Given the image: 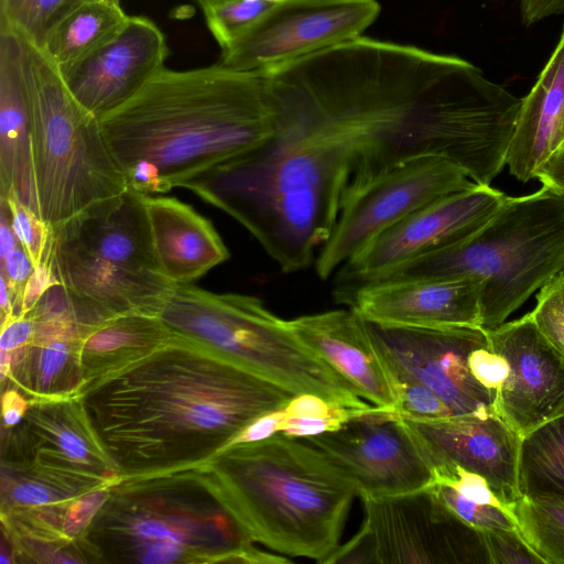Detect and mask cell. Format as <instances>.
<instances>
[{"mask_svg": "<svg viewBox=\"0 0 564 564\" xmlns=\"http://www.w3.org/2000/svg\"><path fill=\"white\" fill-rule=\"evenodd\" d=\"M261 73L272 137L186 188L284 273L308 268L341 207L409 161L447 159L479 185L507 165L521 98L459 57L360 36Z\"/></svg>", "mask_w": 564, "mask_h": 564, "instance_id": "1", "label": "cell"}, {"mask_svg": "<svg viewBox=\"0 0 564 564\" xmlns=\"http://www.w3.org/2000/svg\"><path fill=\"white\" fill-rule=\"evenodd\" d=\"M80 397L98 440L127 478L200 467L293 394L172 335Z\"/></svg>", "mask_w": 564, "mask_h": 564, "instance_id": "2", "label": "cell"}, {"mask_svg": "<svg viewBox=\"0 0 564 564\" xmlns=\"http://www.w3.org/2000/svg\"><path fill=\"white\" fill-rule=\"evenodd\" d=\"M99 122L129 187L160 195L265 142L274 107L261 72L217 63L164 68Z\"/></svg>", "mask_w": 564, "mask_h": 564, "instance_id": "3", "label": "cell"}, {"mask_svg": "<svg viewBox=\"0 0 564 564\" xmlns=\"http://www.w3.org/2000/svg\"><path fill=\"white\" fill-rule=\"evenodd\" d=\"M199 469L254 543L323 564L340 545L356 487L304 440L235 444Z\"/></svg>", "mask_w": 564, "mask_h": 564, "instance_id": "4", "label": "cell"}, {"mask_svg": "<svg viewBox=\"0 0 564 564\" xmlns=\"http://www.w3.org/2000/svg\"><path fill=\"white\" fill-rule=\"evenodd\" d=\"M254 544L197 467L122 478L75 547L82 563H292Z\"/></svg>", "mask_w": 564, "mask_h": 564, "instance_id": "5", "label": "cell"}, {"mask_svg": "<svg viewBox=\"0 0 564 564\" xmlns=\"http://www.w3.org/2000/svg\"><path fill=\"white\" fill-rule=\"evenodd\" d=\"M144 198L128 187L52 226L51 268L88 332L122 314L158 315L175 284L156 260Z\"/></svg>", "mask_w": 564, "mask_h": 564, "instance_id": "6", "label": "cell"}, {"mask_svg": "<svg viewBox=\"0 0 564 564\" xmlns=\"http://www.w3.org/2000/svg\"><path fill=\"white\" fill-rule=\"evenodd\" d=\"M562 272L564 195L542 186L529 195L506 196L471 235L370 282L479 279L480 326L487 330L503 324L535 291Z\"/></svg>", "mask_w": 564, "mask_h": 564, "instance_id": "7", "label": "cell"}, {"mask_svg": "<svg viewBox=\"0 0 564 564\" xmlns=\"http://www.w3.org/2000/svg\"><path fill=\"white\" fill-rule=\"evenodd\" d=\"M158 317L171 335L202 345L293 395L312 393L340 405L371 406L256 296L175 283Z\"/></svg>", "mask_w": 564, "mask_h": 564, "instance_id": "8", "label": "cell"}, {"mask_svg": "<svg viewBox=\"0 0 564 564\" xmlns=\"http://www.w3.org/2000/svg\"><path fill=\"white\" fill-rule=\"evenodd\" d=\"M23 44L37 202L42 219L55 226L129 185L99 118L74 98L41 50Z\"/></svg>", "mask_w": 564, "mask_h": 564, "instance_id": "9", "label": "cell"}, {"mask_svg": "<svg viewBox=\"0 0 564 564\" xmlns=\"http://www.w3.org/2000/svg\"><path fill=\"white\" fill-rule=\"evenodd\" d=\"M1 479L40 484L72 506L122 476L86 415L82 397L29 401L15 425H2Z\"/></svg>", "mask_w": 564, "mask_h": 564, "instance_id": "10", "label": "cell"}, {"mask_svg": "<svg viewBox=\"0 0 564 564\" xmlns=\"http://www.w3.org/2000/svg\"><path fill=\"white\" fill-rule=\"evenodd\" d=\"M475 184L460 166L440 156H422L398 166L341 207L316 256L317 275L328 279L372 238L412 212Z\"/></svg>", "mask_w": 564, "mask_h": 564, "instance_id": "11", "label": "cell"}, {"mask_svg": "<svg viewBox=\"0 0 564 564\" xmlns=\"http://www.w3.org/2000/svg\"><path fill=\"white\" fill-rule=\"evenodd\" d=\"M380 9L376 0H276L218 63L249 72L286 64L360 37Z\"/></svg>", "mask_w": 564, "mask_h": 564, "instance_id": "12", "label": "cell"}, {"mask_svg": "<svg viewBox=\"0 0 564 564\" xmlns=\"http://www.w3.org/2000/svg\"><path fill=\"white\" fill-rule=\"evenodd\" d=\"M505 198L490 185L475 184L420 207L372 238L338 269L335 295L455 245L481 227Z\"/></svg>", "mask_w": 564, "mask_h": 564, "instance_id": "13", "label": "cell"}, {"mask_svg": "<svg viewBox=\"0 0 564 564\" xmlns=\"http://www.w3.org/2000/svg\"><path fill=\"white\" fill-rule=\"evenodd\" d=\"M302 440L322 451L354 482L361 500L415 492L432 481L426 456L394 412L375 408L336 431Z\"/></svg>", "mask_w": 564, "mask_h": 564, "instance_id": "14", "label": "cell"}, {"mask_svg": "<svg viewBox=\"0 0 564 564\" xmlns=\"http://www.w3.org/2000/svg\"><path fill=\"white\" fill-rule=\"evenodd\" d=\"M366 323L397 382L410 380L425 386L453 415L496 413L497 397L477 382L468 362L473 350L489 343L486 329Z\"/></svg>", "mask_w": 564, "mask_h": 564, "instance_id": "15", "label": "cell"}, {"mask_svg": "<svg viewBox=\"0 0 564 564\" xmlns=\"http://www.w3.org/2000/svg\"><path fill=\"white\" fill-rule=\"evenodd\" d=\"M360 527L376 564L473 562L477 532L455 518L426 488L362 500Z\"/></svg>", "mask_w": 564, "mask_h": 564, "instance_id": "16", "label": "cell"}, {"mask_svg": "<svg viewBox=\"0 0 564 564\" xmlns=\"http://www.w3.org/2000/svg\"><path fill=\"white\" fill-rule=\"evenodd\" d=\"M486 332L492 350L508 364L496 413L520 436L564 415V358L544 338L530 313Z\"/></svg>", "mask_w": 564, "mask_h": 564, "instance_id": "17", "label": "cell"}, {"mask_svg": "<svg viewBox=\"0 0 564 564\" xmlns=\"http://www.w3.org/2000/svg\"><path fill=\"white\" fill-rule=\"evenodd\" d=\"M167 54L160 28L149 18L129 15L108 42L58 70L74 98L100 118L131 99L161 73Z\"/></svg>", "mask_w": 564, "mask_h": 564, "instance_id": "18", "label": "cell"}, {"mask_svg": "<svg viewBox=\"0 0 564 564\" xmlns=\"http://www.w3.org/2000/svg\"><path fill=\"white\" fill-rule=\"evenodd\" d=\"M400 416L431 467L455 464L482 476L509 509L520 498L518 456L521 436L497 413L437 419Z\"/></svg>", "mask_w": 564, "mask_h": 564, "instance_id": "19", "label": "cell"}, {"mask_svg": "<svg viewBox=\"0 0 564 564\" xmlns=\"http://www.w3.org/2000/svg\"><path fill=\"white\" fill-rule=\"evenodd\" d=\"M476 278L375 281L335 295L370 323L415 328L481 327Z\"/></svg>", "mask_w": 564, "mask_h": 564, "instance_id": "20", "label": "cell"}, {"mask_svg": "<svg viewBox=\"0 0 564 564\" xmlns=\"http://www.w3.org/2000/svg\"><path fill=\"white\" fill-rule=\"evenodd\" d=\"M295 336L372 405L399 413V386L366 321L352 308L288 321Z\"/></svg>", "mask_w": 564, "mask_h": 564, "instance_id": "21", "label": "cell"}, {"mask_svg": "<svg viewBox=\"0 0 564 564\" xmlns=\"http://www.w3.org/2000/svg\"><path fill=\"white\" fill-rule=\"evenodd\" d=\"M13 197L40 214L23 41L0 26V198Z\"/></svg>", "mask_w": 564, "mask_h": 564, "instance_id": "22", "label": "cell"}, {"mask_svg": "<svg viewBox=\"0 0 564 564\" xmlns=\"http://www.w3.org/2000/svg\"><path fill=\"white\" fill-rule=\"evenodd\" d=\"M153 250L164 275L193 283L229 258L213 224L189 205L159 195L144 198Z\"/></svg>", "mask_w": 564, "mask_h": 564, "instance_id": "23", "label": "cell"}, {"mask_svg": "<svg viewBox=\"0 0 564 564\" xmlns=\"http://www.w3.org/2000/svg\"><path fill=\"white\" fill-rule=\"evenodd\" d=\"M33 325L32 340L11 352L4 382L28 401L80 395L85 387L80 359L85 334L69 323L33 322Z\"/></svg>", "mask_w": 564, "mask_h": 564, "instance_id": "24", "label": "cell"}, {"mask_svg": "<svg viewBox=\"0 0 564 564\" xmlns=\"http://www.w3.org/2000/svg\"><path fill=\"white\" fill-rule=\"evenodd\" d=\"M564 143V30L530 93L522 98L507 154L517 180L535 178L538 169Z\"/></svg>", "mask_w": 564, "mask_h": 564, "instance_id": "25", "label": "cell"}, {"mask_svg": "<svg viewBox=\"0 0 564 564\" xmlns=\"http://www.w3.org/2000/svg\"><path fill=\"white\" fill-rule=\"evenodd\" d=\"M171 336L158 315L143 313L118 315L94 327L80 345L84 390L149 355Z\"/></svg>", "mask_w": 564, "mask_h": 564, "instance_id": "26", "label": "cell"}, {"mask_svg": "<svg viewBox=\"0 0 564 564\" xmlns=\"http://www.w3.org/2000/svg\"><path fill=\"white\" fill-rule=\"evenodd\" d=\"M128 17L119 2H86L53 29L41 51L61 69L108 42L123 26Z\"/></svg>", "mask_w": 564, "mask_h": 564, "instance_id": "27", "label": "cell"}, {"mask_svg": "<svg viewBox=\"0 0 564 564\" xmlns=\"http://www.w3.org/2000/svg\"><path fill=\"white\" fill-rule=\"evenodd\" d=\"M518 491L520 497L564 503V415L521 436Z\"/></svg>", "mask_w": 564, "mask_h": 564, "instance_id": "28", "label": "cell"}, {"mask_svg": "<svg viewBox=\"0 0 564 564\" xmlns=\"http://www.w3.org/2000/svg\"><path fill=\"white\" fill-rule=\"evenodd\" d=\"M510 510L522 536L544 564H564V503L520 497Z\"/></svg>", "mask_w": 564, "mask_h": 564, "instance_id": "29", "label": "cell"}, {"mask_svg": "<svg viewBox=\"0 0 564 564\" xmlns=\"http://www.w3.org/2000/svg\"><path fill=\"white\" fill-rule=\"evenodd\" d=\"M89 1L95 0H0V26L11 30L33 47L43 50L53 29Z\"/></svg>", "mask_w": 564, "mask_h": 564, "instance_id": "30", "label": "cell"}, {"mask_svg": "<svg viewBox=\"0 0 564 564\" xmlns=\"http://www.w3.org/2000/svg\"><path fill=\"white\" fill-rule=\"evenodd\" d=\"M375 408L377 406L351 408L329 402L312 393L296 394L283 406L284 419L280 433L305 438L336 431L352 417Z\"/></svg>", "mask_w": 564, "mask_h": 564, "instance_id": "31", "label": "cell"}, {"mask_svg": "<svg viewBox=\"0 0 564 564\" xmlns=\"http://www.w3.org/2000/svg\"><path fill=\"white\" fill-rule=\"evenodd\" d=\"M276 0H209L202 4L207 26L226 48L254 24Z\"/></svg>", "mask_w": 564, "mask_h": 564, "instance_id": "32", "label": "cell"}, {"mask_svg": "<svg viewBox=\"0 0 564 564\" xmlns=\"http://www.w3.org/2000/svg\"><path fill=\"white\" fill-rule=\"evenodd\" d=\"M426 489L460 522L475 531L518 529L508 508L466 499L452 487L432 481Z\"/></svg>", "mask_w": 564, "mask_h": 564, "instance_id": "33", "label": "cell"}, {"mask_svg": "<svg viewBox=\"0 0 564 564\" xmlns=\"http://www.w3.org/2000/svg\"><path fill=\"white\" fill-rule=\"evenodd\" d=\"M0 203L7 208L19 245L33 267L50 262L52 226L13 197L0 198Z\"/></svg>", "mask_w": 564, "mask_h": 564, "instance_id": "34", "label": "cell"}, {"mask_svg": "<svg viewBox=\"0 0 564 564\" xmlns=\"http://www.w3.org/2000/svg\"><path fill=\"white\" fill-rule=\"evenodd\" d=\"M530 315L544 338L564 358V272L539 290Z\"/></svg>", "mask_w": 564, "mask_h": 564, "instance_id": "35", "label": "cell"}, {"mask_svg": "<svg viewBox=\"0 0 564 564\" xmlns=\"http://www.w3.org/2000/svg\"><path fill=\"white\" fill-rule=\"evenodd\" d=\"M491 564H544L532 550L519 529H491L476 531Z\"/></svg>", "mask_w": 564, "mask_h": 564, "instance_id": "36", "label": "cell"}, {"mask_svg": "<svg viewBox=\"0 0 564 564\" xmlns=\"http://www.w3.org/2000/svg\"><path fill=\"white\" fill-rule=\"evenodd\" d=\"M399 413L412 419H437L453 415L448 406L429 388L410 380H399Z\"/></svg>", "mask_w": 564, "mask_h": 564, "instance_id": "37", "label": "cell"}, {"mask_svg": "<svg viewBox=\"0 0 564 564\" xmlns=\"http://www.w3.org/2000/svg\"><path fill=\"white\" fill-rule=\"evenodd\" d=\"M468 362L477 382L497 397L508 376V364L505 358L494 351L488 343L473 350Z\"/></svg>", "mask_w": 564, "mask_h": 564, "instance_id": "38", "label": "cell"}, {"mask_svg": "<svg viewBox=\"0 0 564 564\" xmlns=\"http://www.w3.org/2000/svg\"><path fill=\"white\" fill-rule=\"evenodd\" d=\"M33 270L34 267L21 246L1 259L0 280L6 283L12 296L14 315L21 314L23 291Z\"/></svg>", "mask_w": 564, "mask_h": 564, "instance_id": "39", "label": "cell"}, {"mask_svg": "<svg viewBox=\"0 0 564 564\" xmlns=\"http://www.w3.org/2000/svg\"><path fill=\"white\" fill-rule=\"evenodd\" d=\"M34 325L26 315H10L1 319L0 348L15 351L26 346L33 338Z\"/></svg>", "mask_w": 564, "mask_h": 564, "instance_id": "40", "label": "cell"}, {"mask_svg": "<svg viewBox=\"0 0 564 564\" xmlns=\"http://www.w3.org/2000/svg\"><path fill=\"white\" fill-rule=\"evenodd\" d=\"M54 284H58V281L50 262L35 267L23 291L20 315L28 314Z\"/></svg>", "mask_w": 564, "mask_h": 564, "instance_id": "41", "label": "cell"}, {"mask_svg": "<svg viewBox=\"0 0 564 564\" xmlns=\"http://www.w3.org/2000/svg\"><path fill=\"white\" fill-rule=\"evenodd\" d=\"M283 419V408L258 417L252 423H250L239 435H237L229 446L241 443L258 442L279 434Z\"/></svg>", "mask_w": 564, "mask_h": 564, "instance_id": "42", "label": "cell"}, {"mask_svg": "<svg viewBox=\"0 0 564 564\" xmlns=\"http://www.w3.org/2000/svg\"><path fill=\"white\" fill-rule=\"evenodd\" d=\"M535 177L543 186L564 195V143L538 169Z\"/></svg>", "mask_w": 564, "mask_h": 564, "instance_id": "43", "label": "cell"}, {"mask_svg": "<svg viewBox=\"0 0 564 564\" xmlns=\"http://www.w3.org/2000/svg\"><path fill=\"white\" fill-rule=\"evenodd\" d=\"M1 403L3 426L7 427L18 424L29 409L28 399L12 387L3 388Z\"/></svg>", "mask_w": 564, "mask_h": 564, "instance_id": "44", "label": "cell"}, {"mask_svg": "<svg viewBox=\"0 0 564 564\" xmlns=\"http://www.w3.org/2000/svg\"><path fill=\"white\" fill-rule=\"evenodd\" d=\"M523 23L530 25L553 14L564 12V0H520Z\"/></svg>", "mask_w": 564, "mask_h": 564, "instance_id": "45", "label": "cell"}, {"mask_svg": "<svg viewBox=\"0 0 564 564\" xmlns=\"http://www.w3.org/2000/svg\"><path fill=\"white\" fill-rule=\"evenodd\" d=\"M196 2H198L199 4L206 2V1H209V0H195Z\"/></svg>", "mask_w": 564, "mask_h": 564, "instance_id": "46", "label": "cell"}]
</instances>
